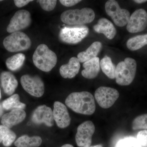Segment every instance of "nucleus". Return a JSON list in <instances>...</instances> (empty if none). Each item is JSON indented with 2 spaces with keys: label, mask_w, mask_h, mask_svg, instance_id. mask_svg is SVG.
Returning a JSON list of instances; mask_svg holds the SVG:
<instances>
[{
  "label": "nucleus",
  "mask_w": 147,
  "mask_h": 147,
  "mask_svg": "<svg viewBox=\"0 0 147 147\" xmlns=\"http://www.w3.org/2000/svg\"><path fill=\"white\" fill-rule=\"evenodd\" d=\"M65 103L74 112L82 115H90L95 111L94 97L89 92L71 93L66 98Z\"/></svg>",
  "instance_id": "obj_1"
},
{
  "label": "nucleus",
  "mask_w": 147,
  "mask_h": 147,
  "mask_svg": "<svg viewBox=\"0 0 147 147\" xmlns=\"http://www.w3.org/2000/svg\"><path fill=\"white\" fill-rule=\"evenodd\" d=\"M32 59L37 68L45 72L51 71L57 62L56 54L44 44H40L37 47Z\"/></svg>",
  "instance_id": "obj_2"
},
{
  "label": "nucleus",
  "mask_w": 147,
  "mask_h": 147,
  "mask_svg": "<svg viewBox=\"0 0 147 147\" xmlns=\"http://www.w3.org/2000/svg\"><path fill=\"white\" fill-rule=\"evenodd\" d=\"M94 18V11L88 7L80 9H69L63 11L61 15L62 22L70 26H82L90 24Z\"/></svg>",
  "instance_id": "obj_3"
},
{
  "label": "nucleus",
  "mask_w": 147,
  "mask_h": 147,
  "mask_svg": "<svg viewBox=\"0 0 147 147\" xmlns=\"http://www.w3.org/2000/svg\"><path fill=\"white\" fill-rule=\"evenodd\" d=\"M137 68V62L131 58L127 57L119 63L115 72L116 83L121 86L130 85L135 78Z\"/></svg>",
  "instance_id": "obj_4"
},
{
  "label": "nucleus",
  "mask_w": 147,
  "mask_h": 147,
  "mask_svg": "<svg viewBox=\"0 0 147 147\" xmlns=\"http://www.w3.org/2000/svg\"><path fill=\"white\" fill-rule=\"evenodd\" d=\"M3 45L9 52L14 53L28 50L31 46L32 41L26 34L16 32L5 37Z\"/></svg>",
  "instance_id": "obj_5"
},
{
  "label": "nucleus",
  "mask_w": 147,
  "mask_h": 147,
  "mask_svg": "<svg viewBox=\"0 0 147 147\" xmlns=\"http://www.w3.org/2000/svg\"><path fill=\"white\" fill-rule=\"evenodd\" d=\"M89 28L85 26H65L61 29L59 38L61 42L69 44L79 43L88 34Z\"/></svg>",
  "instance_id": "obj_6"
},
{
  "label": "nucleus",
  "mask_w": 147,
  "mask_h": 147,
  "mask_svg": "<svg viewBox=\"0 0 147 147\" xmlns=\"http://www.w3.org/2000/svg\"><path fill=\"white\" fill-rule=\"evenodd\" d=\"M105 10L116 26L123 27L128 23L130 18V13L127 9L121 8L117 1L109 0L106 2Z\"/></svg>",
  "instance_id": "obj_7"
},
{
  "label": "nucleus",
  "mask_w": 147,
  "mask_h": 147,
  "mask_svg": "<svg viewBox=\"0 0 147 147\" xmlns=\"http://www.w3.org/2000/svg\"><path fill=\"white\" fill-rule=\"evenodd\" d=\"M21 83L24 90L32 96L40 97L44 94L45 86L39 76L25 74L21 76Z\"/></svg>",
  "instance_id": "obj_8"
},
{
  "label": "nucleus",
  "mask_w": 147,
  "mask_h": 147,
  "mask_svg": "<svg viewBox=\"0 0 147 147\" xmlns=\"http://www.w3.org/2000/svg\"><path fill=\"white\" fill-rule=\"evenodd\" d=\"M95 98L101 108L107 109L112 107L119 96L117 90L110 87L101 86L95 92Z\"/></svg>",
  "instance_id": "obj_9"
},
{
  "label": "nucleus",
  "mask_w": 147,
  "mask_h": 147,
  "mask_svg": "<svg viewBox=\"0 0 147 147\" xmlns=\"http://www.w3.org/2000/svg\"><path fill=\"white\" fill-rule=\"evenodd\" d=\"M31 15L29 11L21 9L16 11L11 19L7 31L13 33L27 28L32 23Z\"/></svg>",
  "instance_id": "obj_10"
},
{
  "label": "nucleus",
  "mask_w": 147,
  "mask_h": 147,
  "mask_svg": "<svg viewBox=\"0 0 147 147\" xmlns=\"http://www.w3.org/2000/svg\"><path fill=\"white\" fill-rule=\"evenodd\" d=\"M95 127L91 121H87L80 125L77 127L75 140L77 146L87 147L91 145L92 137L94 134Z\"/></svg>",
  "instance_id": "obj_11"
},
{
  "label": "nucleus",
  "mask_w": 147,
  "mask_h": 147,
  "mask_svg": "<svg viewBox=\"0 0 147 147\" xmlns=\"http://www.w3.org/2000/svg\"><path fill=\"white\" fill-rule=\"evenodd\" d=\"M147 26V12L143 9H139L130 16L127 24V30L131 33L143 31Z\"/></svg>",
  "instance_id": "obj_12"
},
{
  "label": "nucleus",
  "mask_w": 147,
  "mask_h": 147,
  "mask_svg": "<svg viewBox=\"0 0 147 147\" xmlns=\"http://www.w3.org/2000/svg\"><path fill=\"white\" fill-rule=\"evenodd\" d=\"M31 120L36 124L43 123L47 127L53 126L54 123L53 111L46 105H40L34 111Z\"/></svg>",
  "instance_id": "obj_13"
},
{
  "label": "nucleus",
  "mask_w": 147,
  "mask_h": 147,
  "mask_svg": "<svg viewBox=\"0 0 147 147\" xmlns=\"http://www.w3.org/2000/svg\"><path fill=\"white\" fill-rule=\"evenodd\" d=\"M53 117L57 125L61 128L69 126L71 118L67 108L64 104L59 101H56L54 104Z\"/></svg>",
  "instance_id": "obj_14"
},
{
  "label": "nucleus",
  "mask_w": 147,
  "mask_h": 147,
  "mask_svg": "<svg viewBox=\"0 0 147 147\" xmlns=\"http://www.w3.org/2000/svg\"><path fill=\"white\" fill-rule=\"evenodd\" d=\"M26 116V114L24 109H13L3 116L1 122L2 125L11 128L22 122Z\"/></svg>",
  "instance_id": "obj_15"
},
{
  "label": "nucleus",
  "mask_w": 147,
  "mask_h": 147,
  "mask_svg": "<svg viewBox=\"0 0 147 147\" xmlns=\"http://www.w3.org/2000/svg\"><path fill=\"white\" fill-rule=\"evenodd\" d=\"M94 31L98 34H102L108 39H113L117 34V30L113 23L106 18H100L97 24L94 25Z\"/></svg>",
  "instance_id": "obj_16"
},
{
  "label": "nucleus",
  "mask_w": 147,
  "mask_h": 147,
  "mask_svg": "<svg viewBox=\"0 0 147 147\" xmlns=\"http://www.w3.org/2000/svg\"><path fill=\"white\" fill-rule=\"evenodd\" d=\"M1 85L4 92L8 95H11L18 87V82L16 77L11 72L3 71L0 75Z\"/></svg>",
  "instance_id": "obj_17"
},
{
  "label": "nucleus",
  "mask_w": 147,
  "mask_h": 147,
  "mask_svg": "<svg viewBox=\"0 0 147 147\" xmlns=\"http://www.w3.org/2000/svg\"><path fill=\"white\" fill-rule=\"evenodd\" d=\"M81 65L78 58L72 57L68 63L61 66L59 72L61 76L65 79H72L79 73Z\"/></svg>",
  "instance_id": "obj_18"
},
{
  "label": "nucleus",
  "mask_w": 147,
  "mask_h": 147,
  "mask_svg": "<svg viewBox=\"0 0 147 147\" xmlns=\"http://www.w3.org/2000/svg\"><path fill=\"white\" fill-rule=\"evenodd\" d=\"M84 68L82 71V76L87 79H93L98 75L100 70L99 58L96 57L87 61L83 65Z\"/></svg>",
  "instance_id": "obj_19"
},
{
  "label": "nucleus",
  "mask_w": 147,
  "mask_h": 147,
  "mask_svg": "<svg viewBox=\"0 0 147 147\" xmlns=\"http://www.w3.org/2000/svg\"><path fill=\"white\" fill-rule=\"evenodd\" d=\"M102 44L99 41H95L92 43L85 51L79 53L77 58L79 62L85 63L87 61L96 57L102 49Z\"/></svg>",
  "instance_id": "obj_20"
},
{
  "label": "nucleus",
  "mask_w": 147,
  "mask_h": 147,
  "mask_svg": "<svg viewBox=\"0 0 147 147\" xmlns=\"http://www.w3.org/2000/svg\"><path fill=\"white\" fill-rule=\"evenodd\" d=\"M42 140L39 136L30 137L24 135L19 137L14 142L16 147H38L42 144Z\"/></svg>",
  "instance_id": "obj_21"
},
{
  "label": "nucleus",
  "mask_w": 147,
  "mask_h": 147,
  "mask_svg": "<svg viewBox=\"0 0 147 147\" xmlns=\"http://www.w3.org/2000/svg\"><path fill=\"white\" fill-rule=\"evenodd\" d=\"M25 59V55L22 53H18L7 58L6 61V65L11 71H17L23 66Z\"/></svg>",
  "instance_id": "obj_22"
},
{
  "label": "nucleus",
  "mask_w": 147,
  "mask_h": 147,
  "mask_svg": "<svg viewBox=\"0 0 147 147\" xmlns=\"http://www.w3.org/2000/svg\"><path fill=\"white\" fill-rule=\"evenodd\" d=\"M3 108L6 110L15 109H25L26 105L21 102L20 96L17 94L12 95L10 97L4 100L2 104Z\"/></svg>",
  "instance_id": "obj_23"
},
{
  "label": "nucleus",
  "mask_w": 147,
  "mask_h": 147,
  "mask_svg": "<svg viewBox=\"0 0 147 147\" xmlns=\"http://www.w3.org/2000/svg\"><path fill=\"white\" fill-rule=\"evenodd\" d=\"M147 45V34L140 35L131 37L127 40V47L131 51H136Z\"/></svg>",
  "instance_id": "obj_24"
},
{
  "label": "nucleus",
  "mask_w": 147,
  "mask_h": 147,
  "mask_svg": "<svg viewBox=\"0 0 147 147\" xmlns=\"http://www.w3.org/2000/svg\"><path fill=\"white\" fill-rule=\"evenodd\" d=\"M16 135L10 128L0 125V143L2 142L5 147H9L15 141Z\"/></svg>",
  "instance_id": "obj_25"
},
{
  "label": "nucleus",
  "mask_w": 147,
  "mask_h": 147,
  "mask_svg": "<svg viewBox=\"0 0 147 147\" xmlns=\"http://www.w3.org/2000/svg\"><path fill=\"white\" fill-rule=\"evenodd\" d=\"M100 66L102 72L108 78L115 79L116 67L112 62V59L110 57L106 56L102 58L100 61Z\"/></svg>",
  "instance_id": "obj_26"
},
{
  "label": "nucleus",
  "mask_w": 147,
  "mask_h": 147,
  "mask_svg": "<svg viewBox=\"0 0 147 147\" xmlns=\"http://www.w3.org/2000/svg\"><path fill=\"white\" fill-rule=\"evenodd\" d=\"M115 147H142L137 138L128 137L121 139L117 142Z\"/></svg>",
  "instance_id": "obj_27"
},
{
  "label": "nucleus",
  "mask_w": 147,
  "mask_h": 147,
  "mask_svg": "<svg viewBox=\"0 0 147 147\" xmlns=\"http://www.w3.org/2000/svg\"><path fill=\"white\" fill-rule=\"evenodd\" d=\"M132 128L135 130L140 129L147 130V114L135 118L132 122Z\"/></svg>",
  "instance_id": "obj_28"
},
{
  "label": "nucleus",
  "mask_w": 147,
  "mask_h": 147,
  "mask_svg": "<svg viewBox=\"0 0 147 147\" xmlns=\"http://www.w3.org/2000/svg\"><path fill=\"white\" fill-rule=\"evenodd\" d=\"M37 1L42 9L47 11L53 10L57 3V1L55 0H39Z\"/></svg>",
  "instance_id": "obj_29"
},
{
  "label": "nucleus",
  "mask_w": 147,
  "mask_h": 147,
  "mask_svg": "<svg viewBox=\"0 0 147 147\" xmlns=\"http://www.w3.org/2000/svg\"><path fill=\"white\" fill-rule=\"evenodd\" d=\"M137 139L142 147H147V130L139 131L137 134Z\"/></svg>",
  "instance_id": "obj_30"
},
{
  "label": "nucleus",
  "mask_w": 147,
  "mask_h": 147,
  "mask_svg": "<svg viewBox=\"0 0 147 147\" xmlns=\"http://www.w3.org/2000/svg\"><path fill=\"white\" fill-rule=\"evenodd\" d=\"M82 1L81 0H60V2L62 5L65 6L69 7L77 4Z\"/></svg>",
  "instance_id": "obj_31"
},
{
  "label": "nucleus",
  "mask_w": 147,
  "mask_h": 147,
  "mask_svg": "<svg viewBox=\"0 0 147 147\" xmlns=\"http://www.w3.org/2000/svg\"><path fill=\"white\" fill-rule=\"evenodd\" d=\"M33 1L32 0H14V4L18 7H22L28 5L29 3Z\"/></svg>",
  "instance_id": "obj_32"
},
{
  "label": "nucleus",
  "mask_w": 147,
  "mask_h": 147,
  "mask_svg": "<svg viewBox=\"0 0 147 147\" xmlns=\"http://www.w3.org/2000/svg\"><path fill=\"white\" fill-rule=\"evenodd\" d=\"M134 1L135 3H137L142 4L146 2L147 1V0H134Z\"/></svg>",
  "instance_id": "obj_33"
},
{
  "label": "nucleus",
  "mask_w": 147,
  "mask_h": 147,
  "mask_svg": "<svg viewBox=\"0 0 147 147\" xmlns=\"http://www.w3.org/2000/svg\"><path fill=\"white\" fill-rule=\"evenodd\" d=\"M3 108L2 105L0 104V117L2 116V115L3 114Z\"/></svg>",
  "instance_id": "obj_34"
},
{
  "label": "nucleus",
  "mask_w": 147,
  "mask_h": 147,
  "mask_svg": "<svg viewBox=\"0 0 147 147\" xmlns=\"http://www.w3.org/2000/svg\"><path fill=\"white\" fill-rule=\"evenodd\" d=\"M61 147H74L72 145L69 144H66L62 146Z\"/></svg>",
  "instance_id": "obj_35"
},
{
  "label": "nucleus",
  "mask_w": 147,
  "mask_h": 147,
  "mask_svg": "<svg viewBox=\"0 0 147 147\" xmlns=\"http://www.w3.org/2000/svg\"><path fill=\"white\" fill-rule=\"evenodd\" d=\"M87 147H102V146L101 145H95V146H90Z\"/></svg>",
  "instance_id": "obj_36"
},
{
  "label": "nucleus",
  "mask_w": 147,
  "mask_h": 147,
  "mask_svg": "<svg viewBox=\"0 0 147 147\" xmlns=\"http://www.w3.org/2000/svg\"><path fill=\"white\" fill-rule=\"evenodd\" d=\"M1 89H0V99H1Z\"/></svg>",
  "instance_id": "obj_37"
},
{
  "label": "nucleus",
  "mask_w": 147,
  "mask_h": 147,
  "mask_svg": "<svg viewBox=\"0 0 147 147\" xmlns=\"http://www.w3.org/2000/svg\"></svg>",
  "instance_id": "obj_38"
}]
</instances>
